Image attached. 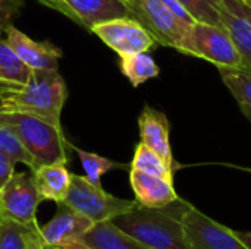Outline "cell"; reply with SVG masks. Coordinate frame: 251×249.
Listing matches in <instances>:
<instances>
[{"label": "cell", "instance_id": "obj_22", "mask_svg": "<svg viewBox=\"0 0 251 249\" xmlns=\"http://www.w3.org/2000/svg\"><path fill=\"white\" fill-rule=\"evenodd\" d=\"M131 169L154 175L163 179H168L174 182V169L150 147H147L144 142H140L135 148L134 158L131 163Z\"/></svg>", "mask_w": 251, "mask_h": 249}, {"label": "cell", "instance_id": "obj_24", "mask_svg": "<svg viewBox=\"0 0 251 249\" xmlns=\"http://www.w3.org/2000/svg\"><path fill=\"white\" fill-rule=\"evenodd\" d=\"M179 3L196 22L224 26L221 16L222 0H179Z\"/></svg>", "mask_w": 251, "mask_h": 249}, {"label": "cell", "instance_id": "obj_4", "mask_svg": "<svg viewBox=\"0 0 251 249\" xmlns=\"http://www.w3.org/2000/svg\"><path fill=\"white\" fill-rule=\"evenodd\" d=\"M62 203L84 214L93 223L112 220L138 205L135 200H122L107 194L101 186L94 185L87 176L79 175H71V188Z\"/></svg>", "mask_w": 251, "mask_h": 249}, {"label": "cell", "instance_id": "obj_13", "mask_svg": "<svg viewBox=\"0 0 251 249\" xmlns=\"http://www.w3.org/2000/svg\"><path fill=\"white\" fill-rule=\"evenodd\" d=\"M222 25L232 38L246 70L251 72V7L240 0H222Z\"/></svg>", "mask_w": 251, "mask_h": 249}, {"label": "cell", "instance_id": "obj_34", "mask_svg": "<svg viewBox=\"0 0 251 249\" xmlns=\"http://www.w3.org/2000/svg\"><path fill=\"white\" fill-rule=\"evenodd\" d=\"M44 249H56V248H44Z\"/></svg>", "mask_w": 251, "mask_h": 249}, {"label": "cell", "instance_id": "obj_17", "mask_svg": "<svg viewBox=\"0 0 251 249\" xmlns=\"http://www.w3.org/2000/svg\"><path fill=\"white\" fill-rule=\"evenodd\" d=\"M81 241L93 249H149L122 232L112 220L94 223Z\"/></svg>", "mask_w": 251, "mask_h": 249}, {"label": "cell", "instance_id": "obj_1", "mask_svg": "<svg viewBox=\"0 0 251 249\" xmlns=\"http://www.w3.org/2000/svg\"><path fill=\"white\" fill-rule=\"evenodd\" d=\"M185 205L187 201L181 198L162 208L138 204L131 211L113 217L112 222L149 249H188L181 220Z\"/></svg>", "mask_w": 251, "mask_h": 249}, {"label": "cell", "instance_id": "obj_10", "mask_svg": "<svg viewBox=\"0 0 251 249\" xmlns=\"http://www.w3.org/2000/svg\"><path fill=\"white\" fill-rule=\"evenodd\" d=\"M41 4L59 10L79 26L91 31L96 23L129 16L126 0H38Z\"/></svg>", "mask_w": 251, "mask_h": 249}, {"label": "cell", "instance_id": "obj_14", "mask_svg": "<svg viewBox=\"0 0 251 249\" xmlns=\"http://www.w3.org/2000/svg\"><path fill=\"white\" fill-rule=\"evenodd\" d=\"M140 138L147 147L154 150L174 170L178 164L174 160L169 142V120L163 112L146 106L138 117Z\"/></svg>", "mask_w": 251, "mask_h": 249}, {"label": "cell", "instance_id": "obj_32", "mask_svg": "<svg viewBox=\"0 0 251 249\" xmlns=\"http://www.w3.org/2000/svg\"><path fill=\"white\" fill-rule=\"evenodd\" d=\"M240 1H243V3H246V4H247L249 7H250V6H251V0H240Z\"/></svg>", "mask_w": 251, "mask_h": 249}, {"label": "cell", "instance_id": "obj_27", "mask_svg": "<svg viewBox=\"0 0 251 249\" xmlns=\"http://www.w3.org/2000/svg\"><path fill=\"white\" fill-rule=\"evenodd\" d=\"M13 173H15V161L7 154L0 151V189L6 185V182L12 178Z\"/></svg>", "mask_w": 251, "mask_h": 249}, {"label": "cell", "instance_id": "obj_35", "mask_svg": "<svg viewBox=\"0 0 251 249\" xmlns=\"http://www.w3.org/2000/svg\"><path fill=\"white\" fill-rule=\"evenodd\" d=\"M250 7H251V6H250Z\"/></svg>", "mask_w": 251, "mask_h": 249}, {"label": "cell", "instance_id": "obj_12", "mask_svg": "<svg viewBox=\"0 0 251 249\" xmlns=\"http://www.w3.org/2000/svg\"><path fill=\"white\" fill-rule=\"evenodd\" d=\"M6 41L32 70H57L62 50L50 41H35L16 26L9 25Z\"/></svg>", "mask_w": 251, "mask_h": 249}, {"label": "cell", "instance_id": "obj_29", "mask_svg": "<svg viewBox=\"0 0 251 249\" xmlns=\"http://www.w3.org/2000/svg\"><path fill=\"white\" fill-rule=\"evenodd\" d=\"M24 85L21 84H16V82H10V81H6L3 78H0V98L9 92H13V91H18L21 90Z\"/></svg>", "mask_w": 251, "mask_h": 249}, {"label": "cell", "instance_id": "obj_9", "mask_svg": "<svg viewBox=\"0 0 251 249\" xmlns=\"http://www.w3.org/2000/svg\"><path fill=\"white\" fill-rule=\"evenodd\" d=\"M91 32L119 56L146 53L156 44L151 34L131 16L115 18L96 23L91 28Z\"/></svg>", "mask_w": 251, "mask_h": 249}, {"label": "cell", "instance_id": "obj_33", "mask_svg": "<svg viewBox=\"0 0 251 249\" xmlns=\"http://www.w3.org/2000/svg\"><path fill=\"white\" fill-rule=\"evenodd\" d=\"M243 170H246V172H250L251 173V169H246V167H243Z\"/></svg>", "mask_w": 251, "mask_h": 249}, {"label": "cell", "instance_id": "obj_25", "mask_svg": "<svg viewBox=\"0 0 251 249\" xmlns=\"http://www.w3.org/2000/svg\"><path fill=\"white\" fill-rule=\"evenodd\" d=\"M0 151L7 154L15 163H22L31 170L35 169V161L32 156L24 147L18 135L3 123H0Z\"/></svg>", "mask_w": 251, "mask_h": 249}, {"label": "cell", "instance_id": "obj_15", "mask_svg": "<svg viewBox=\"0 0 251 249\" xmlns=\"http://www.w3.org/2000/svg\"><path fill=\"white\" fill-rule=\"evenodd\" d=\"M129 182L135 194V201L149 208H162L179 198L174 188V182L154 175L131 169Z\"/></svg>", "mask_w": 251, "mask_h": 249}, {"label": "cell", "instance_id": "obj_7", "mask_svg": "<svg viewBox=\"0 0 251 249\" xmlns=\"http://www.w3.org/2000/svg\"><path fill=\"white\" fill-rule=\"evenodd\" d=\"M181 220L188 249H249L232 229L222 226L188 203Z\"/></svg>", "mask_w": 251, "mask_h": 249}, {"label": "cell", "instance_id": "obj_5", "mask_svg": "<svg viewBox=\"0 0 251 249\" xmlns=\"http://www.w3.org/2000/svg\"><path fill=\"white\" fill-rule=\"evenodd\" d=\"M129 16L138 21L156 43L182 53L191 25L179 19L162 0H126Z\"/></svg>", "mask_w": 251, "mask_h": 249}, {"label": "cell", "instance_id": "obj_19", "mask_svg": "<svg viewBox=\"0 0 251 249\" xmlns=\"http://www.w3.org/2000/svg\"><path fill=\"white\" fill-rule=\"evenodd\" d=\"M224 84L237 100L241 112L251 122V72L235 68H218Z\"/></svg>", "mask_w": 251, "mask_h": 249}, {"label": "cell", "instance_id": "obj_16", "mask_svg": "<svg viewBox=\"0 0 251 249\" xmlns=\"http://www.w3.org/2000/svg\"><path fill=\"white\" fill-rule=\"evenodd\" d=\"M35 188L43 201H65L71 188V175L63 163L43 164L31 170Z\"/></svg>", "mask_w": 251, "mask_h": 249}, {"label": "cell", "instance_id": "obj_23", "mask_svg": "<svg viewBox=\"0 0 251 249\" xmlns=\"http://www.w3.org/2000/svg\"><path fill=\"white\" fill-rule=\"evenodd\" d=\"M69 147L78 154L79 160H81V164L85 170V176L97 186H101V176L113 169H124L125 164H121V163H116L113 160H109L106 157H101L96 153H88V151H84L75 145H71Z\"/></svg>", "mask_w": 251, "mask_h": 249}, {"label": "cell", "instance_id": "obj_31", "mask_svg": "<svg viewBox=\"0 0 251 249\" xmlns=\"http://www.w3.org/2000/svg\"><path fill=\"white\" fill-rule=\"evenodd\" d=\"M56 249H93L91 247H88L84 241H74V242H69V244H66V245H63V247H60V248H56Z\"/></svg>", "mask_w": 251, "mask_h": 249}, {"label": "cell", "instance_id": "obj_11", "mask_svg": "<svg viewBox=\"0 0 251 249\" xmlns=\"http://www.w3.org/2000/svg\"><path fill=\"white\" fill-rule=\"evenodd\" d=\"M94 223L71 208L65 203H57V211L53 219L38 227V236L43 248H60L69 242L81 241Z\"/></svg>", "mask_w": 251, "mask_h": 249}, {"label": "cell", "instance_id": "obj_6", "mask_svg": "<svg viewBox=\"0 0 251 249\" xmlns=\"http://www.w3.org/2000/svg\"><path fill=\"white\" fill-rule=\"evenodd\" d=\"M182 53L204 59L218 68L244 69L241 56L224 26L194 22L190 28Z\"/></svg>", "mask_w": 251, "mask_h": 249}, {"label": "cell", "instance_id": "obj_28", "mask_svg": "<svg viewBox=\"0 0 251 249\" xmlns=\"http://www.w3.org/2000/svg\"><path fill=\"white\" fill-rule=\"evenodd\" d=\"M162 3L166 6V7H169L179 19H182L184 22H187V23H190V25H193L196 21L191 18V15L185 10V7L179 3V0H162Z\"/></svg>", "mask_w": 251, "mask_h": 249}, {"label": "cell", "instance_id": "obj_20", "mask_svg": "<svg viewBox=\"0 0 251 249\" xmlns=\"http://www.w3.org/2000/svg\"><path fill=\"white\" fill-rule=\"evenodd\" d=\"M121 59V70L129 79L134 87H140L149 79L159 76L160 69L156 65L154 59L146 53H132L122 54Z\"/></svg>", "mask_w": 251, "mask_h": 249}, {"label": "cell", "instance_id": "obj_18", "mask_svg": "<svg viewBox=\"0 0 251 249\" xmlns=\"http://www.w3.org/2000/svg\"><path fill=\"white\" fill-rule=\"evenodd\" d=\"M38 227V225H22L0 219V249H44Z\"/></svg>", "mask_w": 251, "mask_h": 249}, {"label": "cell", "instance_id": "obj_30", "mask_svg": "<svg viewBox=\"0 0 251 249\" xmlns=\"http://www.w3.org/2000/svg\"><path fill=\"white\" fill-rule=\"evenodd\" d=\"M235 236L247 247L249 249H251V232H241V230H234Z\"/></svg>", "mask_w": 251, "mask_h": 249}, {"label": "cell", "instance_id": "obj_2", "mask_svg": "<svg viewBox=\"0 0 251 249\" xmlns=\"http://www.w3.org/2000/svg\"><path fill=\"white\" fill-rule=\"evenodd\" d=\"M66 98L68 88L57 70H34L21 90L0 98V112L31 114L62 129L60 116Z\"/></svg>", "mask_w": 251, "mask_h": 249}, {"label": "cell", "instance_id": "obj_3", "mask_svg": "<svg viewBox=\"0 0 251 249\" xmlns=\"http://www.w3.org/2000/svg\"><path fill=\"white\" fill-rule=\"evenodd\" d=\"M0 123L10 128L35 161V169L43 164L68 163L66 142L62 129L31 114L0 112Z\"/></svg>", "mask_w": 251, "mask_h": 249}, {"label": "cell", "instance_id": "obj_8", "mask_svg": "<svg viewBox=\"0 0 251 249\" xmlns=\"http://www.w3.org/2000/svg\"><path fill=\"white\" fill-rule=\"evenodd\" d=\"M41 201L32 173H13L0 189V219L37 225L35 214Z\"/></svg>", "mask_w": 251, "mask_h": 249}, {"label": "cell", "instance_id": "obj_21", "mask_svg": "<svg viewBox=\"0 0 251 249\" xmlns=\"http://www.w3.org/2000/svg\"><path fill=\"white\" fill-rule=\"evenodd\" d=\"M32 72L34 70L21 60L6 38H0V78L25 85L31 79Z\"/></svg>", "mask_w": 251, "mask_h": 249}, {"label": "cell", "instance_id": "obj_26", "mask_svg": "<svg viewBox=\"0 0 251 249\" xmlns=\"http://www.w3.org/2000/svg\"><path fill=\"white\" fill-rule=\"evenodd\" d=\"M22 6L24 0H0V31L12 25Z\"/></svg>", "mask_w": 251, "mask_h": 249}]
</instances>
